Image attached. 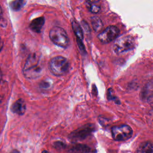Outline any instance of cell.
Wrapping results in <instances>:
<instances>
[{
  "label": "cell",
  "mask_w": 153,
  "mask_h": 153,
  "mask_svg": "<svg viewBox=\"0 0 153 153\" xmlns=\"http://www.w3.org/2000/svg\"><path fill=\"white\" fill-rule=\"evenodd\" d=\"M42 66L40 57L36 53H31L27 58L23 69V74L29 79H36L41 75Z\"/></svg>",
  "instance_id": "6da1fadb"
},
{
  "label": "cell",
  "mask_w": 153,
  "mask_h": 153,
  "mask_svg": "<svg viewBox=\"0 0 153 153\" xmlns=\"http://www.w3.org/2000/svg\"><path fill=\"white\" fill-rule=\"evenodd\" d=\"M69 66L68 59L61 56H56L49 62V69L51 73L57 76L66 74L69 70Z\"/></svg>",
  "instance_id": "7a4b0ae2"
},
{
  "label": "cell",
  "mask_w": 153,
  "mask_h": 153,
  "mask_svg": "<svg viewBox=\"0 0 153 153\" xmlns=\"http://www.w3.org/2000/svg\"><path fill=\"white\" fill-rule=\"evenodd\" d=\"M51 41L56 45L66 48L69 44V38L65 30L60 26L53 27L49 32Z\"/></svg>",
  "instance_id": "3957f363"
},
{
  "label": "cell",
  "mask_w": 153,
  "mask_h": 153,
  "mask_svg": "<svg viewBox=\"0 0 153 153\" xmlns=\"http://www.w3.org/2000/svg\"><path fill=\"white\" fill-rule=\"evenodd\" d=\"M135 39L130 35H126L117 38L114 44V50L118 54L133 50L135 47Z\"/></svg>",
  "instance_id": "277c9868"
},
{
  "label": "cell",
  "mask_w": 153,
  "mask_h": 153,
  "mask_svg": "<svg viewBox=\"0 0 153 153\" xmlns=\"http://www.w3.org/2000/svg\"><path fill=\"white\" fill-rule=\"evenodd\" d=\"M112 136L116 141H125L129 139L133 134L132 128L127 124L114 126L111 129Z\"/></svg>",
  "instance_id": "5b68a950"
},
{
  "label": "cell",
  "mask_w": 153,
  "mask_h": 153,
  "mask_svg": "<svg viewBox=\"0 0 153 153\" xmlns=\"http://www.w3.org/2000/svg\"><path fill=\"white\" fill-rule=\"evenodd\" d=\"M120 33V30L117 26H109L99 33L97 38L102 42L107 44L115 40Z\"/></svg>",
  "instance_id": "8992f818"
},
{
  "label": "cell",
  "mask_w": 153,
  "mask_h": 153,
  "mask_svg": "<svg viewBox=\"0 0 153 153\" xmlns=\"http://www.w3.org/2000/svg\"><path fill=\"white\" fill-rule=\"evenodd\" d=\"M94 130V128L92 124H87L72 131L70 134L69 137L71 140H81L88 136Z\"/></svg>",
  "instance_id": "52a82bcc"
},
{
  "label": "cell",
  "mask_w": 153,
  "mask_h": 153,
  "mask_svg": "<svg viewBox=\"0 0 153 153\" xmlns=\"http://www.w3.org/2000/svg\"><path fill=\"white\" fill-rule=\"evenodd\" d=\"M26 109V103L25 100L22 99H19L17 100L12 105L11 109L12 111L19 115H22L25 114Z\"/></svg>",
  "instance_id": "ba28073f"
},
{
  "label": "cell",
  "mask_w": 153,
  "mask_h": 153,
  "mask_svg": "<svg viewBox=\"0 0 153 153\" xmlns=\"http://www.w3.org/2000/svg\"><path fill=\"white\" fill-rule=\"evenodd\" d=\"M45 23V19L44 17H39L33 19L30 23V29L36 33H40Z\"/></svg>",
  "instance_id": "9c48e42d"
},
{
  "label": "cell",
  "mask_w": 153,
  "mask_h": 153,
  "mask_svg": "<svg viewBox=\"0 0 153 153\" xmlns=\"http://www.w3.org/2000/svg\"><path fill=\"white\" fill-rule=\"evenodd\" d=\"M137 153H153V145L151 141L142 143L137 149Z\"/></svg>",
  "instance_id": "30bf717a"
},
{
  "label": "cell",
  "mask_w": 153,
  "mask_h": 153,
  "mask_svg": "<svg viewBox=\"0 0 153 153\" xmlns=\"http://www.w3.org/2000/svg\"><path fill=\"white\" fill-rule=\"evenodd\" d=\"M85 4L88 10L92 13L96 14L100 11L101 7L99 1H87Z\"/></svg>",
  "instance_id": "8fae6325"
},
{
  "label": "cell",
  "mask_w": 153,
  "mask_h": 153,
  "mask_svg": "<svg viewBox=\"0 0 153 153\" xmlns=\"http://www.w3.org/2000/svg\"><path fill=\"white\" fill-rule=\"evenodd\" d=\"M71 25H72L73 31L76 36V39L82 41L84 38V34H83L82 29L81 28V26H80V25L75 20H74L72 22Z\"/></svg>",
  "instance_id": "7c38bea8"
},
{
  "label": "cell",
  "mask_w": 153,
  "mask_h": 153,
  "mask_svg": "<svg viewBox=\"0 0 153 153\" xmlns=\"http://www.w3.org/2000/svg\"><path fill=\"white\" fill-rule=\"evenodd\" d=\"M91 23L93 28L96 32L100 30L103 26L100 19L97 16H94L91 18Z\"/></svg>",
  "instance_id": "4fadbf2b"
},
{
  "label": "cell",
  "mask_w": 153,
  "mask_h": 153,
  "mask_svg": "<svg viewBox=\"0 0 153 153\" xmlns=\"http://www.w3.org/2000/svg\"><path fill=\"white\" fill-rule=\"evenodd\" d=\"M89 150V148H88L85 145H76L74 147V149H72V151L75 153H87L90 151Z\"/></svg>",
  "instance_id": "5bb4252c"
},
{
  "label": "cell",
  "mask_w": 153,
  "mask_h": 153,
  "mask_svg": "<svg viewBox=\"0 0 153 153\" xmlns=\"http://www.w3.org/2000/svg\"><path fill=\"white\" fill-rule=\"evenodd\" d=\"M23 1H14L11 2V8L14 11H18L20 10L25 4Z\"/></svg>",
  "instance_id": "9a60e30c"
},
{
  "label": "cell",
  "mask_w": 153,
  "mask_h": 153,
  "mask_svg": "<svg viewBox=\"0 0 153 153\" xmlns=\"http://www.w3.org/2000/svg\"><path fill=\"white\" fill-rule=\"evenodd\" d=\"M107 98L109 100L114 101L116 103H118V104L120 103V100L118 99V98L114 94L113 90L112 88H109L108 90V91H107Z\"/></svg>",
  "instance_id": "2e32d148"
},
{
  "label": "cell",
  "mask_w": 153,
  "mask_h": 153,
  "mask_svg": "<svg viewBox=\"0 0 153 153\" xmlns=\"http://www.w3.org/2000/svg\"><path fill=\"white\" fill-rule=\"evenodd\" d=\"M51 85V82L48 81V79H45L42 81V82L40 83L39 87L42 89H47L49 87H50Z\"/></svg>",
  "instance_id": "e0dca14e"
},
{
  "label": "cell",
  "mask_w": 153,
  "mask_h": 153,
  "mask_svg": "<svg viewBox=\"0 0 153 153\" xmlns=\"http://www.w3.org/2000/svg\"><path fill=\"white\" fill-rule=\"evenodd\" d=\"M82 26H84V28L85 29V31L86 32H90V27H89V26L88 25V24L86 23V22H85L84 21H82Z\"/></svg>",
  "instance_id": "ac0fdd59"
},
{
  "label": "cell",
  "mask_w": 153,
  "mask_h": 153,
  "mask_svg": "<svg viewBox=\"0 0 153 153\" xmlns=\"http://www.w3.org/2000/svg\"><path fill=\"white\" fill-rule=\"evenodd\" d=\"M2 45H3V43H2V41L1 39L0 38V51L1 50V49L2 48Z\"/></svg>",
  "instance_id": "d6986e66"
},
{
  "label": "cell",
  "mask_w": 153,
  "mask_h": 153,
  "mask_svg": "<svg viewBox=\"0 0 153 153\" xmlns=\"http://www.w3.org/2000/svg\"><path fill=\"white\" fill-rule=\"evenodd\" d=\"M2 8H1V7L0 5V18H1V16H2Z\"/></svg>",
  "instance_id": "ffe728a7"
},
{
  "label": "cell",
  "mask_w": 153,
  "mask_h": 153,
  "mask_svg": "<svg viewBox=\"0 0 153 153\" xmlns=\"http://www.w3.org/2000/svg\"><path fill=\"white\" fill-rule=\"evenodd\" d=\"M11 153H20L19 151H16V150H14V151H13Z\"/></svg>",
  "instance_id": "44dd1931"
},
{
  "label": "cell",
  "mask_w": 153,
  "mask_h": 153,
  "mask_svg": "<svg viewBox=\"0 0 153 153\" xmlns=\"http://www.w3.org/2000/svg\"><path fill=\"white\" fill-rule=\"evenodd\" d=\"M41 153H48V152L47 151H46V150H44V151H42Z\"/></svg>",
  "instance_id": "7402d4cb"
},
{
  "label": "cell",
  "mask_w": 153,
  "mask_h": 153,
  "mask_svg": "<svg viewBox=\"0 0 153 153\" xmlns=\"http://www.w3.org/2000/svg\"><path fill=\"white\" fill-rule=\"evenodd\" d=\"M1 78H2V72H1V71L0 69V81H1Z\"/></svg>",
  "instance_id": "603a6c76"
}]
</instances>
